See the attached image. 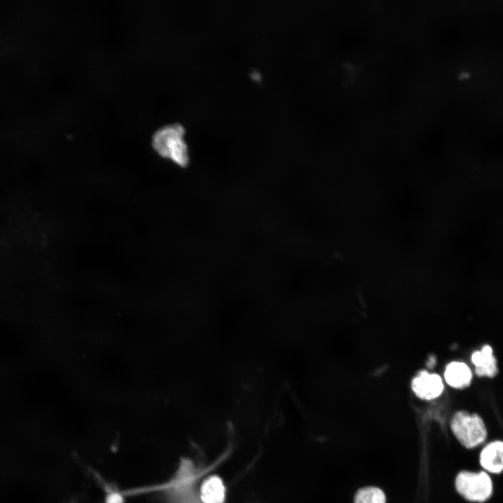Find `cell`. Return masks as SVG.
<instances>
[{
  "label": "cell",
  "instance_id": "cell-1",
  "mask_svg": "<svg viewBox=\"0 0 503 503\" xmlns=\"http://www.w3.org/2000/svg\"><path fill=\"white\" fill-rule=\"evenodd\" d=\"M185 129L179 123H172L157 129L152 138L154 151L161 157L184 166L189 160L187 144L184 139Z\"/></svg>",
  "mask_w": 503,
  "mask_h": 503
},
{
  "label": "cell",
  "instance_id": "cell-2",
  "mask_svg": "<svg viewBox=\"0 0 503 503\" xmlns=\"http://www.w3.org/2000/svg\"><path fill=\"white\" fill-rule=\"evenodd\" d=\"M450 428L457 441L468 450L486 443L488 430L483 418L476 413L464 410L455 412L451 420Z\"/></svg>",
  "mask_w": 503,
  "mask_h": 503
},
{
  "label": "cell",
  "instance_id": "cell-3",
  "mask_svg": "<svg viewBox=\"0 0 503 503\" xmlns=\"http://www.w3.org/2000/svg\"><path fill=\"white\" fill-rule=\"evenodd\" d=\"M454 486L459 495L471 503H486L494 493L491 475L482 469L460 471L455 476Z\"/></svg>",
  "mask_w": 503,
  "mask_h": 503
},
{
  "label": "cell",
  "instance_id": "cell-4",
  "mask_svg": "<svg viewBox=\"0 0 503 503\" xmlns=\"http://www.w3.org/2000/svg\"><path fill=\"white\" fill-rule=\"evenodd\" d=\"M479 464L490 475L503 474V440L494 439L485 443L479 451Z\"/></svg>",
  "mask_w": 503,
  "mask_h": 503
},
{
  "label": "cell",
  "instance_id": "cell-5",
  "mask_svg": "<svg viewBox=\"0 0 503 503\" xmlns=\"http://www.w3.org/2000/svg\"><path fill=\"white\" fill-rule=\"evenodd\" d=\"M411 387L418 398L423 400H432L441 395L444 389V384L442 378L438 374L423 370L414 378Z\"/></svg>",
  "mask_w": 503,
  "mask_h": 503
},
{
  "label": "cell",
  "instance_id": "cell-6",
  "mask_svg": "<svg viewBox=\"0 0 503 503\" xmlns=\"http://www.w3.org/2000/svg\"><path fill=\"white\" fill-rule=\"evenodd\" d=\"M479 377H493L497 373V360L490 345L485 344L480 351H475L471 356Z\"/></svg>",
  "mask_w": 503,
  "mask_h": 503
},
{
  "label": "cell",
  "instance_id": "cell-7",
  "mask_svg": "<svg viewBox=\"0 0 503 503\" xmlns=\"http://www.w3.org/2000/svg\"><path fill=\"white\" fill-rule=\"evenodd\" d=\"M472 372L469 367L462 362H451L446 367L444 378L447 384L455 388H463L469 385Z\"/></svg>",
  "mask_w": 503,
  "mask_h": 503
},
{
  "label": "cell",
  "instance_id": "cell-8",
  "mask_svg": "<svg viewBox=\"0 0 503 503\" xmlns=\"http://www.w3.org/2000/svg\"><path fill=\"white\" fill-rule=\"evenodd\" d=\"M201 499L204 503H223L225 489L221 480L216 476L206 479L201 486Z\"/></svg>",
  "mask_w": 503,
  "mask_h": 503
},
{
  "label": "cell",
  "instance_id": "cell-9",
  "mask_svg": "<svg viewBox=\"0 0 503 503\" xmlns=\"http://www.w3.org/2000/svg\"><path fill=\"white\" fill-rule=\"evenodd\" d=\"M354 503H386V496L383 490L377 487H365L355 495Z\"/></svg>",
  "mask_w": 503,
  "mask_h": 503
},
{
  "label": "cell",
  "instance_id": "cell-10",
  "mask_svg": "<svg viewBox=\"0 0 503 503\" xmlns=\"http://www.w3.org/2000/svg\"><path fill=\"white\" fill-rule=\"evenodd\" d=\"M107 503H123L122 497L118 493H111L107 497Z\"/></svg>",
  "mask_w": 503,
  "mask_h": 503
}]
</instances>
